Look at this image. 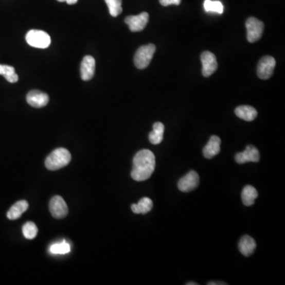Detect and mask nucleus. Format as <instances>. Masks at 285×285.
I'll return each mask as SVG.
<instances>
[{
	"label": "nucleus",
	"mask_w": 285,
	"mask_h": 285,
	"mask_svg": "<svg viewBox=\"0 0 285 285\" xmlns=\"http://www.w3.org/2000/svg\"><path fill=\"white\" fill-rule=\"evenodd\" d=\"M155 169V157L152 151L141 150L133 158V165L131 176L136 182L148 180Z\"/></svg>",
	"instance_id": "obj_1"
},
{
	"label": "nucleus",
	"mask_w": 285,
	"mask_h": 285,
	"mask_svg": "<svg viewBox=\"0 0 285 285\" xmlns=\"http://www.w3.org/2000/svg\"><path fill=\"white\" fill-rule=\"evenodd\" d=\"M72 160V155L68 150L64 148H57L47 157L45 167L49 170H57L66 167Z\"/></svg>",
	"instance_id": "obj_2"
},
{
	"label": "nucleus",
	"mask_w": 285,
	"mask_h": 285,
	"mask_svg": "<svg viewBox=\"0 0 285 285\" xmlns=\"http://www.w3.org/2000/svg\"><path fill=\"white\" fill-rule=\"evenodd\" d=\"M156 47L153 44L142 45L136 51L134 57V64L139 69H145L149 65L151 59L155 54Z\"/></svg>",
	"instance_id": "obj_3"
},
{
	"label": "nucleus",
	"mask_w": 285,
	"mask_h": 285,
	"mask_svg": "<svg viewBox=\"0 0 285 285\" xmlns=\"http://www.w3.org/2000/svg\"><path fill=\"white\" fill-rule=\"evenodd\" d=\"M26 42L30 46L38 48H46L51 44V38L42 30L32 29L26 33Z\"/></svg>",
	"instance_id": "obj_4"
},
{
	"label": "nucleus",
	"mask_w": 285,
	"mask_h": 285,
	"mask_svg": "<svg viewBox=\"0 0 285 285\" xmlns=\"http://www.w3.org/2000/svg\"><path fill=\"white\" fill-rule=\"evenodd\" d=\"M247 40L251 43L258 42L264 32V23L256 17H251L246 22Z\"/></svg>",
	"instance_id": "obj_5"
},
{
	"label": "nucleus",
	"mask_w": 285,
	"mask_h": 285,
	"mask_svg": "<svg viewBox=\"0 0 285 285\" xmlns=\"http://www.w3.org/2000/svg\"><path fill=\"white\" fill-rule=\"evenodd\" d=\"M276 67V60L270 56H265L260 60L257 74L261 79H268L273 76Z\"/></svg>",
	"instance_id": "obj_6"
},
{
	"label": "nucleus",
	"mask_w": 285,
	"mask_h": 285,
	"mask_svg": "<svg viewBox=\"0 0 285 285\" xmlns=\"http://www.w3.org/2000/svg\"><path fill=\"white\" fill-rule=\"evenodd\" d=\"M201 63H202V74L205 77H209L215 73L218 68L217 57L212 52L205 51L201 54Z\"/></svg>",
	"instance_id": "obj_7"
},
{
	"label": "nucleus",
	"mask_w": 285,
	"mask_h": 285,
	"mask_svg": "<svg viewBox=\"0 0 285 285\" xmlns=\"http://www.w3.org/2000/svg\"><path fill=\"white\" fill-rule=\"evenodd\" d=\"M200 177L194 170H191L186 175L179 180L177 187L179 190L183 192H189L194 190L199 185Z\"/></svg>",
	"instance_id": "obj_8"
},
{
	"label": "nucleus",
	"mask_w": 285,
	"mask_h": 285,
	"mask_svg": "<svg viewBox=\"0 0 285 285\" xmlns=\"http://www.w3.org/2000/svg\"><path fill=\"white\" fill-rule=\"evenodd\" d=\"M149 21V14L142 12L138 15L129 16L124 19L126 24L129 26L132 32H140L145 29Z\"/></svg>",
	"instance_id": "obj_9"
},
{
	"label": "nucleus",
	"mask_w": 285,
	"mask_h": 285,
	"mask_svg": "<svg viewBox=\"0 0 285 285\" xmlns=\"http://www.w3.org/2000/svg\"><path fill=\"white\" fill-rule=\"evenodd\" d=\"M50 212L56 219H63L67 215L68 208L65 201L60 196H55L49 203Z\"/></svg>",
	"instance_id": "obj_10"
},
{
	"label": "nucleus",
	"mask_w": 285,
	"mask_h": 285,
	"mask_svg": "<svg viewBox=\"0 0 285 285\" xmlns=\"http://www.w3.org/2000/svg\"><path fill=\"white\" fill-rule=\"evenodd\" d=\"M235 158L239 164H246L248 162L258 163L260 160V153L258 148L253 145H248L245 151L236 154Z\"/></svg>",
	"instance_id": "obj_11"
},
{
	"label": "nucleus",
	"mask_w": 285,
	"mask_h": 285,
	"mask_svg": "<svg viewBox=\"0 0 285 285\" xmlns=\"http://www.w3.org/2000/svg\"><path fill=\"white\" fill-rule=\"evenodd\" d=\"M26 101L29 105L34 108H42L48 104L49 98L47 94L42 91L33 90L28 93Z\"/></svg>",
	"instance_id": "obj_12"
},
{
	"label": "nucleus",
	"mask_w": 285,
	"mask_h": 285,
	"mask_svg": "<svg viewBox=\"0 0 285 285\" xmlns=\"http://www.w3.org/2000/svg\"><path fill=\"white\" fill-rule=\"evenodd\" d=\"M95 72V60L91 56H86L81 63V78L84 81L91 80Z\"/></svg>",
	"instance_id": "obj_13"
},
{
	"label": "nucleus",
	"mask_w": 285,
	"mask_h": 285,
	"mask_svg": "<svg viewBox=\"0 0 285 285\" xmlns=\"http://www.w3.org/2000/svg\"><path fill=\"white\" fill-rule=\"evenodd\" d=\"M220 144L221 139L219 136H211L206 146L203 149V155L205 158L210 159L218 155L220 151Z\"/></svg>",
	"instance_id": "obj_14"
},
{
	"label": "nucleus",
	"mask_w": 285,
	"mask_h": 285,
	"mask_svg": "<svg viewBox=\"0 0 285 285\" xmlns=\"http://www.w3.org/2000/svg\"><path fill=\"white\" fill-rule=\"evenodd\" d=\"M257 244L255 240L249 236H244L239 242V249L244 256L250 257L256 250Z\"/></svg>",
	"instance_id": "obj_15"
},
{
	"label": "nucleus",
	"mask_w": 285,
	"mask_h": 285,
	"mask_svg": "<svg viewBox=\"0 0 285 285\" xmlns=\"http://www.w3.org/2000/svg\"><path fill=\"white\" fill-rule=\"evenodd\" d=\"M28 208H29V204H28L27 201H24V200L17 201L7 211V218L11 220H17V219L21 217V216L28 209Z\"/></svg>",
	"instance_id": "obj_16"
},
{
	"label": "nucleus",
	"mask_w": 285,
	"mask_h": 285,
	"mask_svg": "<svg viewBox=\"0 0 285 285\" xmlns=\"http://www.w3.org/2000/svg\"><path fill=\"white\" fill-rule=\"evenodd\" d=\"M236 116L246 121H252L258 116V112L251 105H240L235 110Z\"/></svg>",
	"instance_id": "obj_17"
},
{
	"label": "nucleus",
	"mask_w": 285,
	"mask_h": 285,
	"mask_svg": "<svg viewBox=\"0 0 285 285\" xmlns=\"http://www.w3.org/2000/svg\"><path fill=\"white\" fill-rule=\"evenodd\" d=\"M258 197V191L254 186H246L242 189V201L243 205L246 206H252Z\"/></svg>",
	"instance_id": "obj_18"
},
{
	"label": "nucleus",
	"mask_w": 285,
	"mask_h": 285,
	"mask_svg": "<svg viewBox=\"0 0 285 285\" xmlns=\"http://www.w3.org/2000/svg\"><path fill=\"white\" fill-rule=\"evenodd\" d=\"M164 124L161 122H155L153 124V131L150 132L148 139L152 145H159L164 139Z\"/></svg>",
	"instance_id": "obj_19"
},
{
	"label": "nucleus",
	"mask_w": 285,
	"mask_h": 285,
	"mask_svg": "<svg viewBox=\"0 0 285 285\" xmlns=\"http://www.w3.org/2000/svg\"><path fill=\"white\" fill-rule=\"evenodd\" d=\"M131 208L135 214H147L153 208V202L150 198H142L138 204L132 205Z\"/></svg>",
	"instance_id": "obj_20"
},
{
	"label": "nucleus",
	"mask_w": 285,
	"mask_h": 285,
	"mask_svg": "<svg viewBox=\"0 0 285 285\" xmlns=\"http://www.w3.org/2000/svg\"><path fill=\"white\" fill-rule=\"evenodd\" d=\"M0 75H2L9 83H17L19 76L15 73V69L11 66L0 64Z\"/></svg>",
	"instance_id": "obj_21"
},
{
	"label": "nucleus",
	"mask_w": 285,
	"mask_h": 285,
	"mask_svg": "<svg viewBox=\"0 0 285 285\" xmlns=\"http://www.w3.org/2000/svg\"><path fill=\"white\" fill-rule=\"evenodd\" d=\"M204 7L206 12L221 14L223 13V5L220 1L205 0Z\"/></svg>",
	"instance_id": "obj_22"
},
{
	"label": "nucleus",
	"mask_w": 285,
	"mask_h": 285,
	"mask_svg": "<svg viewBox=\"0 0 285 285\" xmlns=\"http://www.w3.org/2000/svg\"><path fill=\"white\" fill-rule=\"evenodd\" d=\"M108 6L110 14L113 17H117L122 12L121 0H105Z\"/></svg>",
	"instance_id": "obj_23"
},
{
	"label": "nucleus",
	"mask_w": 285,
	"mask_h": 285,
	"mask_svg": "<svg viewBox=\"0 0 285 285\" xmlns=\"http://www.w3.org/2000/svg\"><path fill=\"white\" fill-rule=\"evenodd\" d=\"M38 229L33 222H27L23 227V233L27 239H33L38 235Z\"/></svg>",
	"instance_id": "obj_24"
},
{
	"label": "nucleus",
	"mask_w": 285,
	"mask_h": 285,
	"mask_svg": "<svg viewBox=\"0 0 285 285\" xmlns=\"http://www.w3.org/2000/svg\"><path fill=\"white\" fill-rule=\"evenodd\" d=\"M70 251V244L65 240L62 242L54 244L50 247V252L54 254H66Z\"/></svg>",
	"instance_id": "obj_25"
},
{
	"label": "nucleus",
	"mask_w": 285,
	"mask_h": 285,
	"mask_svg": "<svg viewBox=\"0 0 285 285\" xmlns=\"http://www.w3.org/2000/svg\"><path fill=\"white\" fill-rule=\"evenodd\" d=\"M182 0H159L160 4L164 7H168L170 5H180Z\"/></svg>",
	"instance_id": "obj_26"
},
{
	"label": "nucleus",
	"mask_w": 285,
	"mask_h": 285,
	"mask_svg": "<svg viewBox=\"0 0 285 285\" xmlns=\"http://www.w3.org/2000/svg\"><path fill=\"white\" fill-rule=\"evenodd\" d=\"M59 2H66L69 5H73V4H76L78 2V0H57Z\"/></svg>",
	"instance_id": "obj_27"
},
{
	"label": "nucleus",
	"mask_w": 285,
	"mask_h": 285,
	"mask_svg": "<svg viewBox=\"0 0 285 285\" xmlns=\"http://www.w3.org/2000/svg\"><path fill=\"white\" fill-rule=\"evenodd\" d=\"M208 285H220V284H223V285H224V284H227V283H223V282H215V281H212V282H209V283H208Z\"/></svg>",
	"instance_id": "obj_28"
},
{
	"label": "nucleus",
	"mask_w": 285,
	"mask_h": 285,
	"mask_svg": "<svg viewBox=\"0 0 285 285\" xmlns=\"http://www.w3.org/2000/svg\"><path fill=\"white\" fill-rule=\"evenodd\" d=\"M186 284H187V285H192V284H193V285H198V283H194V282H192V283H186Z\"/></svg>",
	"instance_id": "obj_29"
}]
</instances>
